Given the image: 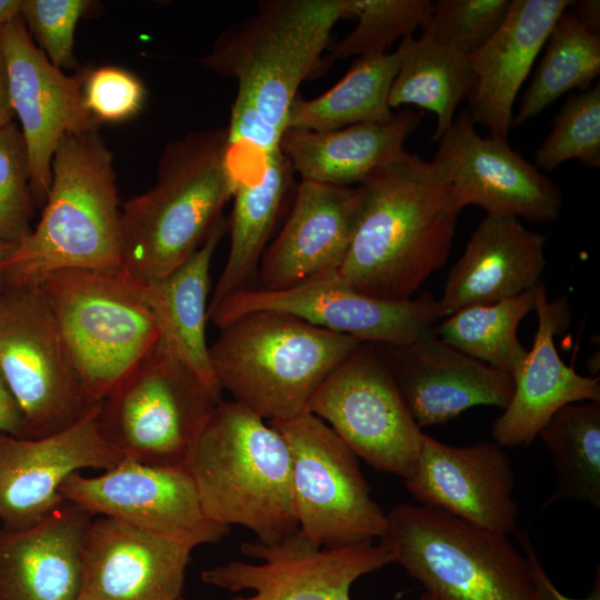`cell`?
Segmentation results:
<instances>
[{
    "instance_id": "obj_6",
    "label": "cell",
    "mask_w": 600,
    "mask_h": 600,
    "mask_svg": "<svg viewBox=\"0 0 600 600\" xmlns=\"http://www.w3.org/2000/svg\"><path fill=\"white\" fill-rule=\"evenodd\" d=\"M361 343L290 314L253 311L220 328L209 357L221 391L276 421L304 412L326 378Z\"/></svg>"
},
{
    "instance_id": "obj_10",
    "label": "cell",
    "mask_w": 600,
    "mask_h": 600,
    "mask_svg": "<svg viewBox=\"0 0 600 600\" xmlns=\"http://www.w3.org/2000/svg\"><path fill=\"white\" fill-rule=\"evenodd\" d=\"M0 373L22 412L24 438L61 431L97 404L38 283L0 286Z\"/></svg>"
},
{
    "instance_id": "obj_46",
    "label": "cell",
    "mask_w": 600,
    "mask_h": 600,
    "mask_svg": "<svg viewBox=\"0 0 600 600\" xmlns=\"http://www.w3.org/2000/svg\"><path fill=\"white\" fill-rule=\"evenodd\" d=\"M16 243L7 242L0 239V283L2 279V272L4 264L11 254Z\"/></svg>"
},
{
    "instance_id": "obj_32",
    "label": "cell",
    "mask_w": 600,
    "mask_h": 600,
    "mask_svg": "<svg viewBox=\"0 0 600 600\" xmlns=\"http://www.w3.org/2000/svg\"><path fill=\"white\" fill-rule=\"evenodd\" d=\"M538 437L549 450L557 474L543 508L561 500L600 508V401L569 403L542 427Z\"/></svg>"
},
{
    "instance_id": "obj_7",
    "label": "cell",
    "mask_w": 600,
    "mask_h": 600,
    "mask_svg": "<svg viewBox=\"0 0 600 600\" xmlns=\"http://www.w3.org/2000/svg\"><path fill=\"white\" fill-rule=\"evenodd\" d=\"M380 542L427 600H533L529 563L508 536L446 511L397 504Z\"/></svg>"
},
{
    "instance_id": "obj_30",
    "label": "cell",
    "mask_w": 600,
    "mask_h": 600,
    "mask_svg": "<svg viewBox=\"0 0 600 600\" xmlns=\"http://www.w3.org/2000/svg\"><path fill=\"white\" fill-rule=\"evenodd\" d=\"M394 52L398 70L389 91V107L413 104L434 113L432 140L439 141L451 127L459 103L474 89L468 56L422 31L418 38L403 37Z\"/></svg>"
},
{
    "instance_id": "obj_35",
    "label": "cell",
    "mask_w": 600,
    "mask_h": 600,
    "mask_svg": "<svg viewBox=\"0 0 600 600\" xmlns=\"http://www.w3.org/2000/svg\"><path fill=\"white\" fill-rule=\"evenodd\" d=\"M351 17L357 27L332 44L326 57L330 62L349 57H369L387 53L399 38L413 34L422 28L431 12L429 0H350Z\"/></svg>"
},
{
    "instance_id": "obj_22",
    "label": "cell",
    "mask_w": 600,
    "mask_h": 600,
    "mask_svg": "<svg viewBox=\"0 0 600 600\" xmlns=\"http://www.w3.org/2000/svg\"><path fill=\"white\" fill-rule=\"evenodd\" d=\"M388 348L399 390L420 429L447 423L477 406L504 409L512 397L511 374L431 332L407 346Z\"/></svg>"
},
{
    "instance_id": "obj_12",
    "label": "cell",
    "mask_w": 600,
    "mask_h": 600,
    "mask_svg": "<svg viewBox=\"0 0 600 600\" xmlns=\"http://www.w3.org/2000/svg\"><path fill=\"white\" fill-rule=\"evenodd\" d=\"M310 412L358 457L379 471L407 479L423 432L401 396L388 354L362 342L314 392Z\"/></svg>"
},
{
    "instance_id": "obj_15",
    "label": "cell",
    "mask_w": 600,
    "mask_h": 600,
    "mask_svg": "<svg viewBox=\"0 0 600 600\" xmlns=\"http://www.w3.org/2000/svg\"><path fill=\"white\" fill-rule=\"evenodd\" d=\"M241 552L258 562L231 561L201 573L214 587L252 591L230 600H351L350 588L357 579L393 562L381 542L327 549L299 531L270 544L246 541Z\"/></svg>"
},
{
    "instance_id": "obj_47",
    "label": "cell",
    "mask_w": 600,
    "mask_h": 600,
    "mask_svg": "<svg viewBox=\"0 0 600 600\" xmlns=\"http://www.w3.org/2000/svg\"><path fill=\"white\" fill-rule=\"evenodd\" d=\"M182 600H184V599H182Z\"/></svg>"
},
{
    "instance_id": "obj_25",
    "label": "cell",
    "mask_w": 600,
    "mask_h": 600,
    "mask_svg": "<svg viewBox=\"0 0 600 600\" xmlns=\"http://www.w3.org/2000/svg\"><path fill=\"white\" fill-rule=\"evenodd\" d=\"M571 0H512L499 30L468 56L476 77L468 117L507 140L512 108L523 81Z\"/></svg>"
},
{
    "instance_id": "obj_21",
    "label": "cell",
    "mask_w": 600,
    "mask_h": 600,
    "mask_svg": "<svg viewBox=\"0 0 600 600\" xmlns=\"http://www.w3.org/2000/svg\"><path fill=\"white\" fill-rule=\"evenodd\" d=\"M360 207L358 186L301 180L282 229L262 256L253 288L286 290L337 271L352 241Z\"/></svg>"
},
{
    "instance_id": "obj_19",
    "label": "cell",
    "mask_w": 600,
    "mask_h": 600,
    "mask_svg": "<svg viewBox=\"0 0 600 600\" xmlns=\"http://www.w3.org/2000/svg\"><path fill=\"white\" fill-rule=\"evenodd\" d=\"M404 484L423 506L506 536L518 531L511 460L497 442L454 447L423 433Z\"/></svg>"
},
{
    "instance_id": "obj_43",
    "label": "cell",
    "mask_w": 600,
    "mask_h": 600,
    "mask_svg": "<svg viewBox=\"0 0 600 600\" xmlns=\"http://www.w3.org/2000/svg\"><path fill=\"white\" fill-rule=\"evenodd\" d=\"M570 11L590 31L599 34L600 2L594 0L573 1Z\"/></svg>"
},
{
    "instance_id": "obj_17",
    "label": "cell",
    "mask_w": 600,
    "mask_h": 600,
    "mask_svg": "<svg viewBox=\"0 0 600 600\" xmlns=\"http://www.w3.org/2000/svg\"><path fill=\"white\" fill-rule=\"evenodd\" d=\"M122 456L103 437L98 403L78 422L39 438L0 432V527H30L64 502L60 489L73 473L107 470Z\"/></svg>"
},
{
    "instance_id": "obj_5",
    "label": "cell",
    "mask_w": 600,
    "mask_h": 600,
    "mask_svg": "<svg viewBox=\"0 0 600 600\" xmlns=\"http://www.w3.org/2000/svg\"><path fill=\"white\" fill-rule=\"evenodd\" d=\"M187 470L210 521L242 526L267 544L298 532L287 441L246 406H216Z\"/></svg>"
},
{
    "instance_id": "obj_39",
    "label": "cell",
    "mask_w": 600,
    "mask_h": 600,
    "mask_svg": "<svg viewBox=\"0 0 600 600\" xmlns=\"http://www.w3.org/2000/svg\"><path fill=\"white\" fill-rule=\"evenodd\" d=\"M92 7L88 0H22L20 16L49 61L59 69H73L78 68L76 27Z\"/></svg>"
},
{
    "instance_id": "obj_27",
    "label": "cell",
    "mask_w": 600,
    "mask_h": 600,
    "mask_svg": "<svg viewBox=\"0 0 600 600\" xmlns=\"http://www.w3.org/2000/svg\"><path fill=\"white\" fill-rule=\"evenodd\" d=\"M422 118V111L404 109L387 122L320 132L287 128L278 149L301 180L352 187L400 154Z\"/></svg>"
},
{
    "instance_id": "obj_29",
    "label": "cell",
    "mask_w": 600,
    "mask_h": 600,
    "mask_svg": "<svg viewBox=\"0 0 600 600\" xmlns=\"http://www.w3.org/2000/svg\"><path fill=\"white\" fill-rule=\"evenodd\" d=\"M293 174L290 162L277 149L266 157L257 176L239 181L228 219L230 250L208 310L231 294L253 288Z\"/></svg>"
},
{
    "instance_id": "obj_26",
    "label": "cell",
    "mask_w": 600,
    "mask_h": 600,
    "mask_svg": "<svg viewBox=\"0 0 600 600\" xmlns=\"http://www.w3.org/2000/svg\"><path fill=\"white\" fill-rule=\"evenodd\" d=\"M92 516L64 501L23 529L0 527V600H79Z\"/></svg>"
},
{
    "instance_id": "obj_36",
    "label": "cell",
    "mask_w": 600,
    "mask_h": 600,
    "mask_svg": "<svg viewBox=\"0 0 600 600\" xmlns=\"http://www.w3.org/2000/svg\"><path fill=\"white\" fill-rule=\"evenodd\" d=\"M571 159L586 167H600L599 82L567 98L551 132L536 153V163L546 171Z\"/></svg>"
},
{
    "instance_id": "obj_40",
    "label": "cell",
    "mask_w": 600,
    "mask_h": 600,
    "mask_svg": "<svg viewBox=\"0 0 600 600\" xmlns=\"http://www.w3.org/2000/svg\"><path fill=\"white\" fill-rule=\"evenodd\" d=\"M87 110L99 122H122L141 110L146 89L140 79L117 66L90 69L82 89Z\"/></svg>"
},
{
    "instance_id": "obj_1",
    "label": "cell",
    "mask_w": 600,
    "mask_h": 600,
    "mask_svg": "<svg viewBox=\"0 0 600 600\" xmlns=\"http://www.w3.org/2000/svg\"><path fill=\"white\" fill-rule=\"evenodd\" d=\"M361 207L337 282L390 301L411 299L447 261L462 211L448 164L402 151L358 184Z\"/></svg>"
},
{
    "instance_id": "obj_18",
    "label": "cell",
    "mask_w": 600,
    "mask_h": 600,
    "mask_svg": "<svg viewBox=\"0 0 600 600\" xmlns=\"http://www.w3.org/2000/svg\"><path fill=\"white\" fill-rule=\"evenodd\" d=\"M474 126L467 113L459 116L434 154L448 164L459 204L532 222L558 220L562 209L559 188L507 140L481 137Z\"/></svg>"
},
{
    "instance_id": "obj_11",
    "label": "cell",
    "mask_w": 600,
    "mask_h": 600,
    "mask_svg": "<svg viewBox=\"0 0 600 600\" xmlns=\"http://www.w3.org/2000/svg\"><path fill=\"white\" fill-rule=\"evenodd\" d=\"M269 423L289 447L299 533L327 549L370 544L380 539L386 513L371 498L358 457L338 434L307 411Z\"/></svg>"
},
{
    "instance_id": "obj_14",
    "label": "cell",
    "mask_w": 600,
    "mask_h": 600,
    "mask_svg": "<svg viewBox=\"0 0 600 600\" xmlns=\"http://www.w3.org/2000/svg\"><path fill=\"white\" fill-rule=\"evenodd\" d=\"M0 42L12 109L29 154L33 201L43 206L61 139L69 133L96 131L100 126L83 102L82 89L90 68L64 74L37 46L21 16L0 30Z\"/></svg>"
},
{
    "instance_id": "obj_24",
    "label": "cell",
    "mask_w": 600,
    "mask_h": 600,
    "mask_svg": "<svg viewBox=\"0 0 600 600\" xmlns=\"http://www.w3.org/2000/svg\"><path fill=\"white\" fill-rule=\"evenodd\" d=\"M547 234L518 218L487 214L451 267L441 297L440 319L473 304L516 297L541 284Z\"/></svg>"
},
{
    "instance_id": "obj_28",
    "label": "cell",
    "mask_w": 600,
    "mask_h": 600,
    "mask_svg": "<svg viewBox=\"0 0 600 600\" xmlns=\"http://www.w3.org/2000/svg\"><path fill=\"white\" fill-rule=\"evenodd\" d=\"M227 229L228 219L221 217L187 261L166 277L142 284L161 342L219 399L222 391L211 368L206 326L211 260Z\"/></svg>"
},
{
    "instance_id": "obj_13",
    "label": "cell",
    "mask_w": 600,
    "mask_h": 600,
    "mask_svg": "<svg viewBox=\"0 0 600 600\" xmlns=\"http://www.w3.org/2000/svg\"><path fill=\"white\" fill-rule=\"evenodd\" d=\"M253 311L290 314L360 342L388 347H402L418 340L430 333L440 319L438 299L430 292L390 301L351 289L328 276L286 290L251 288L237 292L210 308L208 319L222 328L239 316Z\"/></svg>"
},
{
    "instance_id": "obj_31",
    "label": "cell",
    "mask_w": 600,
    "mask_h": 600,
    "mask_svg": "<svg viewBox=\"0 0 600 600\" xmlns=\"http://www.w3.org/2000/svg\"><path fill=\"white\" fill-rule=\"evenodd\" d=\"M397 70L396 52L359 57L328 91L312 99L298 94L287 128L320 132L389 121L394 113L388 97Z\"/></svg>"
},
{
    "instance_id": "obj_9",
    "label": "cell",
    "mask_w": 600,
    "mask_h": 600,
    "mask_svg": "<svg viewBox=\"0 0 600 600\" xmlns=\"http://www.w3.org/2000/svg\"><path fill=\"white\" fill-rule=\"evenodd\" d=\"M220 401L160 340L98 403V421L123 459L187 469Z\"/></svg>"
},
{
    "instance_id": "obj_2",
    "label": "cell",
    "mask_w": 600,
    "mask_h": 600,
    "mask_svg": "<svg viewBox=\"0 0 600 600\" xmlns=\"http://www.w3.org/2000/svg\"><path fill=\"white\" fill-rule=\"evenodd\" d=\"M349 17L350 0H268L217 38L200 64L237 82L231 156L249 148L263 163L278 149L300 84L321 67L336 23Z\"/></svg>"
},
{
    "instance_id": "obj_8",
    "label": "cell",
    "mask_w": 600,
    "mask_h": 600,
    "mask_svg": "<svg viewBox=\"0 0 600 600\" xmlns=\"http://www.w3.org/2000/svg\"><path fill=\"white\" fill-rule=\"evenodd\" d=\"M38 284L93 403L161 340L142 284L121 270L62 269Z\"/></svg>"
},
{
    "instance_id": "obj_37",
    "label": "cell",
    "mask_w": 600,
    "mask_h": 600,
    "mask_svg": "<svg viewBox=\"0 0 600 600\" xmlns=\"http://www.w3.org/2000/svg\"><path fill=\"white\" fill-rule=\"evenodd\" d=\"M510 0H438L421 28L466 56L482 47L501 27Z\"/></svg>"
},
{
    "instance_id": "obj_42",
    "label": "cell",
    "mask_w": 600,
    "mask_h": 600,
    "mask_svg": "<svg viewBox=\"0 0 600 600\" xmlns=\"http://www.w3.org/2000/svg\"><path fill=\"white\" fill-rule=\"evenodd\" d=\"M0 432L24 438L23 417L20 407L0 373Z\"/></svg>"
},
{
    "instance_id": "obj_34",
    "label": "cell",
    "mask_w": 600,
    "mask_h": 600,
    "mask_svg": "<svg viewBox=\"0 0 600 600\" xmlns=\"http://www.w3.org/2000/svg\"><path fill=\"white\" fill-rule=\"evenodd\" d=\"M534 309V289L492 303L464 307L437 327V337L489 367L513 376L528 350L518 339Z\"/></svg>"
},
{
    "instance_id": "obj_23",
    "label": "cell",
    "mask_w": 600,
    "mask_h": 600,
    "mask_svg": "<svg viewBox=\"0 0 600 600\" xmlns=\"http://www.w3.org/2000/svg\"><path fill=\"white\" fill-rule=\"evenodd\" d=\"M533 310L538 328L532 348L513 373L512 397L491 428L494 441L502 447L530 444L563 406L600 401L599 378L578 373L556 348L554 337L569 322L567 301H549L541 283L534 289Z\"/></svg>"
},
{
    "instance_id": "obj_41",
    "label": "cell",
    "mask_w": 600,
    "mask_h": 600,
    "mask_svg": "<svg viewBox=\"0 0 600 600\" xmlns=\"http://www.w3.org/2000/svg\"><path fill=\"white\" fill-rule=\"evenodd\" d=\"M516 536L523 550L530 569V576L533 588V600H600V571L597 568L594 582L590 594L586 598H570L561 593L553 584L552 580L543 569L538 559L533 546L524 530H518Z\"/></svg>"
},
{
    "instance_id": "obj_20",
    "label": "cell",
    "mask_w": 600,
    "mask_h": 600,
    "mask_svg": "<svg viewBox=\"0 0 600 600\" xmlns=\"http://www.w3.org/2000/svg\"><path fill=\"white\" fill-rule=\"evenodd\" d=\"M192 544L93 517L81 550L79 600H182Z\"/></svg>"
},
{
    "instance_id": "obj_45",
    "label": "cell",
    "mask_w": 600,
    "mask_h": 600,
    "mask_svg": "<svg viewBox=\"0 0 600 600\" xmlns=\"http://www.w3.org/2000/svg\"><path fill=\"white\" fill-rule=\"evenodd\" d=\"M22 0H0V30L21 13Z\"/></svg>"
},
{
    "instance_id": "obj_3",
    "label": "cell",
    "mask_w": 600,
    "mask_h": 600,
    "mask_svg": "<svg viewBox=\"0 0 600 600\" xmlns=\"http://www.w3.org/2000/svg\"><path fill=\"white\" fill-rule=\"evenodd\" d=\"M239 181L227 128L169 142L154 184L120 206L121 271L146 284L180 267L203 244Z\"/></svg>"
},
{
    "instance_id": "obj_38",
    "label": "cell",
    "mask_w": 600,
    "mask_h": 600,
    "mask_svg": "<svg viewBox=\"0 0 600 600\" xmlns=\"http://www.w3.org/2000/svg\"><path fill=\"white\" fill-rule=\"evenodd\" d=\"M30 161L14 121L0 128V239L17 243L30 231L33 211Z\"/></svg>"
},
{
    "instance_id": "obj_16",
    "label": "cell",
    "mask_w": 600,
    "mask_h": 600,
    "mask_svg": "<svg viewBox=\"0 0 600 600\" xmlns=\"http://www.w3.org/2000/svg\"><path fill=\"white\" fill-rule=\"evenodd\" d=\"M60 492L92 517L120 519L196 548L218 542L229 530L206 517L194 481L183 468L123 459L100 474H71Z\"/></svg>"
},
{
    "instance_id": "obj_4",
    "label": "cell",
    "mask_w": 600,
    "mask_h": 600,
    "mask_svg": "<svg viewBox=\"0 0 600 600\" xmlns=\"http://www.w3.org/2000/svg\"><path fill=\"white\" fill-rule=\"evenodd\" d=\"M51 170L40 221L14 244L0 286L38 283L62 269L121 270L113 154L98 130L66 134Z\"/></svg>"
},
{
    "instance_id": "obj_44",
    "label": "cell",
    "mask_w": 600,
    "mask_h": 600,
    "mask_svg": "<svg viewBox=\"0 0 600 600\" xmlns=\"http://www.w3.org/2000/svg\"><path fill=\"white\" fill-rule=\"evenodd\" d=\"M13 118L14 112L10 100L7 64L0 42V128L13 121Z\"/></svg>"
},
{
    "instance_id": "obj_33",
    "label": "cell",
    "mask_w": 600,
    "mask_h": 600,
    "mask_svg": "<svg viewBox=\"0 0 600 600\" xmlns=\"http://www.w3.org/2000/svg\"><path fill=\"white\" fill-rule=\"evenodd\" d=\"M569 8L547 39L544 54L512 117L513 127L536 117L572 89L587 90L600 73V37L584 27Z\"/></svg>"
}]
</instances>
